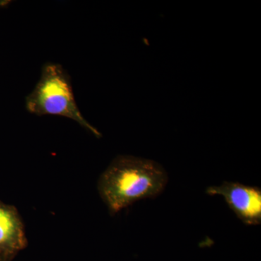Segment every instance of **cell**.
<instances>
[{
    "label": "cell",
    "instance_id": "6da1fadb",
    "mask_svg": "<svg viewBox=\"0 0 261 261\" xmlns=\"http://www.w3.org/2000/svg\"><path fill=\"white\" fill-rule=\"evenodd\" d=\"M168 181V173L159 163L130 155L113 160L98 181V190L112 215L144 199L161 195Z\"/></svg>",
    "mask_w": 261,
    "mask_h": 261
},
{
    "label": "cell",
    "instance_id": "7a4b0ae2",
    "mask_svg": "<svg viewBox=\"0 0 261 261\" xmlns=\"http://www.w3.org/2000/svg\"><path fill=\"white\" fill-rule=\"evenodd\" d=\"M25 108L37 116L65 117L76 122L97 137L101 134L90 124L81 112L70 78L62 65L47 63L43 66L39 82L25 99Z\"/></svg>",
    "mask_w": 261,
    "mask_h": 261
},
{
    "label": "cell",
    "instance_id": "3957f363",
    "mask_svg": "<svg viewBox=\"0 0 261 261\" xmlns=\"http://www.w3.org/2000/svg\"><path fill=\"white\" fill-rule=\"evenodd\" d=\"M206 193L224 197L228 207L244 224H261V190L258 187L224 181L219 186L209 187Z\"/></svg>",
    "mask_w": 261,
    "mask_h": 261
},
{
    "label": "cell",
    "instance_id": "277c9868",
    "mask_svg": "<svg viewBox=\"0 0 261 261\" xmlns=\"http://www.w3.org/2000/svg\"><path fill=\"white\" fill-rule=\"evenodd\" d=\"M27 235L21 218L13 206L0 202V258L13 259L27 246Z\"/></svg>",
    "mask_w": 261,
    "mask_h": 261
}]
</instances>
